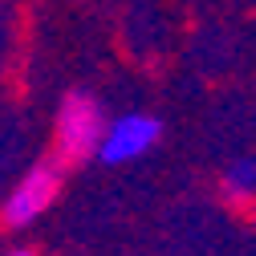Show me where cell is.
Listing matches in <instances>:
<instances>
[{
  "label": "cell",
  "mask_w": 256,
  "mask_h": 256,
  "mask_svg": "<svg viewBox=\"0 0 256 256\" xmlns=\"http://www.w3.org/2000/svg\"><path fill=\"white\" fill-rule=\"evenodd\" d=\"M220 191H224V200H228V204L256 200V158L252 154L232 158V163L220 171Z\"/></svg>",
  "instance_id": "277c9868"
},
{
  "label": "cell",
  "mask_w": 256,
  "mask_h": 256,
  "mask_svg": "<svg viewBox=\"0 0 256 256\" xmlns=\"http://www.w3.org/2000/svg\"><path fill=\"white\" fill-rule=\"evenodd\" d=\"M106 110L102 102L86 90H74L61 98L57 106V126H53V142H57V158L61 163H86L98 158V146L106 138Z\"/></svg>",
  "instance_id": "6da1fadb"
},
{
  "label": "cell",
  "mask_w": 256,
  "mask_h": 256,
  "mask_svg": "<svg viewBox=\"0 0 256 256\" xmlns=\"http://www.w3.org/2000/svg\"><path fill=\"white\" fill-rule=\"evenodd\" d=\"M61 167H66L61 158H45V163H37L33 171L20 175V183L4 196V208H0L4 228L24 232V228H33V224L57 204L61 183H66V171H61Z\"/></svg>",
  "instance_id": "7a4b0ae2"
},
{
  "label": "cell",
  "mask_w": 256,
  "mask_h": 256,
  "mask_svg": "<svg viewBox=\"0 0 256 256\" xmlns=\"http://www.w3.org/2000/svg\"><path fill=\"white\" fill-rule=\"evenodd\" d=\"M158 138H163V122H158L154 114H146V110L118 114L106 126V138L98 146V158L106 167H126V163H134V158L150 154L158 146Z\"/></svg>",
  "instance_id": "3957f363"
},
{
  "label": "cell",
  "mask_w": 256,
  "mask_h": 256,
  "mask_svg": "<svg viewBox=\"0 0 256 256\" xmlns=\"http://www.w3.org/2000/svg\"><path fill=\"white\" fill-rule=\"evenodd\" d=\"M4 256H37V252H28V248H12V252H4Z\"/></svg>",
  "instance_id": "5b68a950"
}]
</instances>
